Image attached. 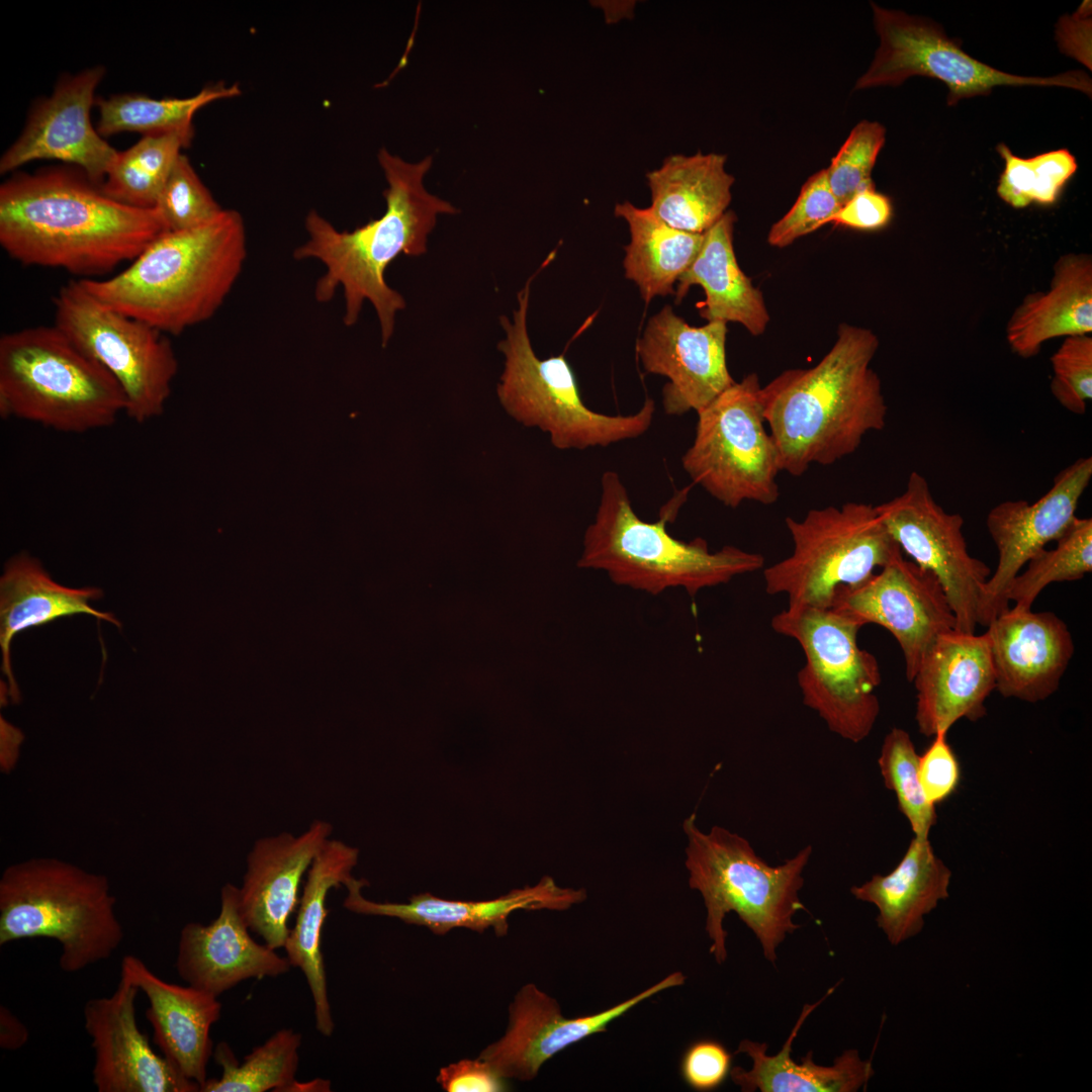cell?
Here are the masks:
<instances>
[{
  "label": "cell",
  "mask_w": 1092,
  "mask_h": 1092,
  "mask_svg": "<svg viewBox=\"0 0 1092 1092\" xmlns=\"http://www.w3.org/2000/svg\"><path fill=\"white\" fill-rule=\"evenodd\" d=\"M164 232L156 208L108 197L78 168L17 173L0 186V245L25 266L96 279L131 262Z\"/></svg>",
  "instance_id": "1"
},
{
  "label": "cell",
  "mask_w": 1092,
  "mask_h": 1092,
  "mask_svg": "<svg viewBox=\"0 0 1092 1092\" xmlns=\"http://www.w3.org/2000/svg\"><path fill=\"white\" fill-rule=\"evenodd\" d=\"M378 162L387 182L385 212L349 232L337 230L312 209L304 221L307 240L295 248L293 257L314 259L324 265L325 273L314 288L318 302L330 301L342 288L346 326L357 323L363 303L369 301L385 347L393 334L396 313L405 307L403 296L385 280L387 267L402 254L418 257L426 253L428 236L438 216L455 214L458 209L425 188L432 157L410 163L381 149Z\"/></svg>",
  "instance_id": "2"
},
{
  "label": "cell",
  "mask_w": 1092,
  "mask_h": 1092,
  "mask_svg": "<svg viewBox=\"0 0 1092 1092\" xmlns=\"http://www.w3.org/2000/svg\"><path fill=\"white\" fill-rule=\"evenodd\" d=\"M878 348L871 330L841 324L816 365L785 370L761 387L781 471L801 476L813 464H833L854 453L868 433L885 428L888 406L871 367Z\"/></svg>",
  "instance_id": "3"
},
{
  "label": "cell",
  "mask_w": 1092,
  "mask_h": 1092,
  "mask_svg": "<svg viewBox=\"0 0 1092 1092\" xmlns=\"http://www.w3.org/2000/svg\"><path fill=\"white\" fill-rule=\"evenodd\" d=\"M246 259L244 219L224 208L202 226L162 233L115 275L79 280L103 304L177 336L216 313Z\"/></svg>",
  "instance_id": "4"
},
{
  "label": "cell",
  "mask_w": 1092,
  "mask_h": 1092,
  "mask_svg": "<svg viewBox=\"0 0 1092 1092\" xmlns=\"http://www.w3.org/2000/svg\"><path fill=\"white\" fill-rule=\"evenodd\" d=\"M684 498L685 494H678L658 521L645 522L635 513L619 474L605 471L577 566L604 571L618 585L653 596L681 587L692 599L703 588L764 568L765 559L759 553L731 545L712 552L703 538L672 537L666 523L675 518Z\"/></svg>",
  "instance_id": "5"
},
{
  "label": "cell",
  "mask_w": 1092,
  "mask_h": 1092,
  "mask_svg": "<svg viewBox=\"0 0 1092 1092\" xmlns=\"http://www.w3.org/2000/svg\"><path fill=\"white\" fill-rule=\"evenodd\" d=\"M682 829L688 840L685 864L689 886L703 898L705 930L714 960L721 965L727 959L728 933L723 923L726 915L734 912L757 938L765 960L775 964L779 946L800 928L795 915L807 910L799 893L812 845L782 864L770 866L743 836L721 826L701 830L696 814L685 819Z\"/></svg>",
  "instance_id": "6"
},
{
  "label": "cell",
  "mask_w": 1092,
  "mask_h": 1092,
  "mask_svg": "<svg viewBox=\"0 0 1092 1092\" xmlns=\"http://www.w3.org/2000/svg\"><path fill=\"white\" fill-rule=\"evenodd\" d=\"M126 398L114 377L55 325L0 338V416L71 434L112 426Z\"/></svg>",
  "instance_id": "7"
},
{
  "label": "cell",
  "mask_w": 1092,
  "mask_h": 1092,
  "mask_svg": "<svg viewBox=\"0 0 1092 1092\" xmlns=\"http://www.w3.org/2000/svg\"><path fill=\"white\" fill-rule=\"evenodd\" d=\"M107 877L54 857L7 867L0 878V945L55 939L59 967L76 973L109 959L124 937Z\"/></svg>",
  "instance_id": "8"
},
{
  "label": "cell",
  "mask_w": 1092,
  "mask_h": 1092,
  "mask_svg": "<svg viewBox=\"0 0 1092 1092\" xmlns=\"http://www.w3.org/2000/svg\"><path fill=\"white\" fill-rule=\"evenodd\" d=\"M549 256L518 293L513 318L500 316L506 333L497 347L505 368L496 387L505 411L527 428H538L560 450L607 447L645 434L654 418L655 403L646 398L629 415H606L583 402L574 371L564 354L540 359L527 329L530 285L551 260Z\"/></svg>",
  "instance_id": "9"
},
{
  "label": "cell",
  "mask_w": 1092,
  "mask_h": 1092,
  "mask_svg": "<svg viewBox=\"0 0 1092 1092\" xmlns=\"http://www.w3.org/2000/svg\"><path fill=\"white\" fill-rule=\"evenodd\" d=\"M792 553L763 568L765 590L786 595L788 606L830 609L837 590L854 586L900 550L876 506L847 502L787 517Z\"/></svg>",
  "instance_id": "10"
},
{
  "label": "cell",
  "mask_w": 1092,
  "mask_h": 1092,
  "mask_svg": "<svg viewBox=\"0 0 1092 1092\" xmlns=\"http://www.w3.org/2000/svg\"><path fill=\"white\" fill-rule=\"evenodd\" d=\"M772 630L796 640L805 654L797 680L805 706L828 729L858 743L872 732L880 713L877 658L861 649L856 622L833 609L788 606L770 621Z\"/></svg>",
  "instance_id": "11"
},
{
  "label": "cell",
  "mask_w": 1092,
  "mask_h": 1092,
  "mask_svg": "<svg viewBox=\"0 0 1092 1092\" xmlns=\"http://www.w3.org/2000/svg\"><path fill=\"white\" fill-rule=\"evenodd\" d=\"M756 373H749L697 412L695 437L681 457L694 483L725 507L778 502V449L768 432Z\"/></svg>",
  "instance_id": "12"
},
{
  "label": "cell",
  "mask_w": 1092,
  "mask_h": 1092,
  "mask_svg": "<svg viewBox=\"0 0 1092 1092\" xmlns=\"http://www.w3.org/2000/svg\"><path fill=\"white\" fill-rule=\"evenodd\" d=\"M54 306V325L118 382L130 420L144 424L163 414L178 370L166 334L103 304L79 279L59 289Z\"/></svg>",
  "instance_id": "13"
},
{
  "label": "cell",
  "mask_w": 1092,
  "mask_h": 1092,
  "mask_svg": "<svg viewBox=\"0 0 1092 1092\" xmlns=\"http://www.w3.org/2000/svg\"><path fill=\"white\" fill-rule=\"evenodd\" d=\"M880 46L854 89L898 86L912 76H926L948 88L947 104L987 95L996 86H1061L1091 93V80L1080 71L1052 77L1012 75L962 51L934 21L872 4Z\"/></svg>",
  "instance_id": "14"
},
{
  "label": "cell",
  "mask_w": 1092,
  "mask_h": 1092,
  "mask_svg": "<svg viewBox=\"0 0 1092 1092\" xmlns=\"http://www.w3.org/2000/svg\"><path fill=\"white\" fill-rule=\"evenodd\" d=\"M876 510L889 534L912 561L931 571L944 589L956 617V630L975 633L990 568L972 556L963 535L964 519L947 513L917 471L904 491Z\"/></svg>",
  "instance_id": "15"
},
{
  "label": "cell",
  "mask_w": 1092,
  "mask_h": 1092,
  "mask_svg": "<svg viewBox=\"0 0 1092 1092\" xmlns=\"http://www.w3.org/2000/svg\"><path fill=\"white\" fill-rule=\"evenodd\" d=\"M831 609L860 627L876 624L889 631L903 652L909 681L933 641L956 629L954 614L937 577L905 559L901 549L879 573L839 588Z\"/></svg>",
  "instance_id": "16"
},
{
  "label": "cell",
  "mask_w": 1092,
  "mask_h": 1092,
  "mask_svg": "<svg viewBox=\"0 0 1092 1092\" xmlns=\"http://www.w3.org/2000/svg\"><path fill=\"white\" fill-rule=\"evenodd\" d=\"M686 977L673 972L636 995L594 1014L566 1017L558 1001L534 983L521 987L509 1005L504 1035L484 1048L478 1058L504 1078L532 1081L542 1066L568 1046L605 1032L616 1019L654 995L684 985Z\"/></svg>",
  "instance_id": "17"
},
{
  "label": "cell",
  "mask_w": 1092,
  "mask_h": 1092,
  "mask_svg": "<svg viewBox=\"0 0 1092 1092\" xmlns=\"http://www.w3.org/2000/svg\"><path fill=\"white\" fill-rule=\"evenodd\" d=\"M1091 478L1092 458L1081 457L1062 469L1035 502L1008 499L989 511L986 526L998 562L983 588L979 625L987 627L1009 609L1007 594L1013 578L1033 555L1068 530Z\"/></svg>",
  "instance_id": "18"
},
{
  "label": "cell",
  "mask_w": 1092,
  "mask_h": 1092,
  "mask_svg": "<svg viewBox=\"0 0 1092 1092\" xmlns=\"http://www.w3.org/2000/svg\"><path fill=\"white\" fill-rule=\"evenodd\" d=\"M104 75V67L98 65L61 77L52 94L30 108L20 135L0 159V173L35 160H59L101 186L118 153L90 119Z\"/></svg>",
  "instance_id": "19"
},
{
  "label": "cell",
  "mask_w": 1092,
  "mask_h": 1092,
  "mask_svg": "<svg viewBox=\"0 0 1092 1092\" xmlns=\"http://www.w3.org/2000/svg\"><path fill=\"white\" fill-rule=\"evenodd\" d=\"M727 324L693 327L665 305L651 316L636 353L646 373L666 377L662 406L669 416L696 413L735 380L726 361Z\"/></svg>",
  "instance_id": "20"
},
{
  "label": "cell",
  "mask_w": 1092,
  "mask_h": 1092,
  "mask_svg": "<svg viewBox=\"0 0 1092 1092\" xmlns=\"http://www.w3.org/2000/svg\"><path fill=\"white\" fill-rule=\"evenodd\" d=\"M140 990L126 977L110 996L91 998L83 1007L84 1027L94 1052L92 1081L98 1092H200L139 1028Z\"/></svg>",
  "instance_id": "21"
},
{
  "label": "cell",
  "mask_w": 1092,
  "mask_h": 1092,
  "mask_svg": "<svg viewBox=\"0 0 1092 1092\" xmlns=\"http://www.w3.org/2000/svg\"><path fill=\"white\" fill-rule=\"evenodd\" d=\"M286 957L251 935L239 887L225 884L220 908L209 924L189 922L179 935L175 969L192 987L215 996L248 979L276 978L290 971Z\"/></svg>",
  "instance_id": "22"
},
{
  "label": "cell",
  "mask_w": 1092,
  "mask_h": 1092,
  "mask_svg": "<svg viewBox=\"0 0 1092 1092\" xmlns=\"http://www.w3.org/2000/svg\"><path fill=\"white\" fill-rule=\"evenodd\" d=\"M912 682L921 734L934 736L947 732L961 719L983 718L985 702L996 688L986 633L956 629L941 633L920 659Z\"/></svg>",
  "instance_id": "23"
},
{
  "label": "cell",
  "mask_w": 1092,
  "mask_h": 1092,
  "mask_svg": "<svg viewBox=\"0 0 1092 1092\" xmlns=\"http://www.w3.org/2000/svg\"><path fill=\"white\" fill-rule=\"evenodd\" d=\"M331 833L329 822L314 820L299 835L283 832L262 837L248 853L239 887L241 909L251 932L271 948H283L302 879Z\"/></svg>",
  "instance_id": "24"
},
{
  "label": "cell",
  "mask_w": 1092,
  "mask_h": 1092,
  "mask_svg": "<svg viewBox=\"0 0 1092 1092\" xmlns=\"http://www.w3.org/2000/svg\"><path fill=\"white\" fill-rule=\"evenodd\" d=\"M368 886L364 879H353L345 887L348 895L344 907L363 915L386 916L407 924L424 926L436 935H445L455 928H466L479 933L492 928L496 936L509 931V917L518 910L563 911L583 902V889L563 888L553 878L543 877L536 885L514 889L491 900H448L422 893L412 896L406 903L375 902L362 895Z\"/></svg>",
  "instance_id": "25"
},
{
  "label": "cell",
  "mask_w": 1092,
  "mask_h": 1092,
  "mask_svg": "<svg viewBox=\"0 0 1092 1092\" xmlns=\"http://www.w3.org/2000/svg\"><path fill=\"white\" fill-rule=\"evenodd\" d=\"M996 688L1004 698L1036 703L1059 689L1074 654L1067 624L1052 612L1009 608L985 632Z\"/></svg>",
  "instance_id": "26"
},
{
  "label": "cell",
  "mask_w": 1092,
  "mask_h": 1092,
  "mask_svg": "<svg viewBox=\"0 0 1092 1092\" xmlns=\"http://www.w3.org/2000/svg\"><path fill=\"white\" fill-rule=\"evenodd\" d=\"M120 975L146 995V1017L162 1055L201 1087L214 1050L210 1029L221 1014L218 997L190 985L166 982L133 954L123 957Z\"/></svg>",
  "instance_id": "27"
},
{
  "label": "cell",
  "mask_w": 1092,
  "mask_h": 1092,
  "mask_svg": "<svg viewBox=\"0 0 1092 1092\" xmlns=\"http://www.w3.org/2000/svg\"><path fill=\"white\" fill-rule=\"evenodd\" d=\"M838 984L818 1001L804 1005L779 1053L768 1055L766 1042L748 1038L739 1041L734 1054L750 1058L751 1067L746 1070L735 1066L729 1076L742 1092H856L867 1087L875 1070L872 1061L862 1060L856 1049L845 1050L830 1066L817 1064L813 1051H808L800 1062L791 1056L793 1042L808 1015L834 992Z\"/></svg>",
  "instance_id": "28"
},
{
  "label": "cell",
  "mask_w": 1092,
  "mask_h": 1092,
  "mask_svg": "<svg viewBox=\"0 0 1092 1092\" xmlns=\"http://www.w3.org/2000/svg\"><path fill=\"white\" fill-rule=\"evenodd\" d=\"M359 850L347 843L329 839L312 861L304 882L294 925L283 948L291 967L304 975L313 1002L315 1027L331 1036L335 1023L328 994L327 974L322 950L323 927L329 910L326 901L333 888L346 886L354 879Z\"/></svg>",
  "instance_id": "29"
},
{
  "label": "cell",
  "mask_w": 1092,
  "mask_h": 1092,
  "mask_svg": "<svg viewBox=\"0 0 1092 1092\" xmlns=\"http://www.w3.org/2000/svg\"><path fill=\"white\" fill-rule=\"evenodd\" d=\"M951 872L935 854L928 837L914 836L899 863L887 875L850 888L859 901L878 909L876 922L892 945L920 933L924 917L948 897Z\"/></svg>",
  "instance_id": "30"
},
{
  "label": "cell",
  "mask_w": 1092,
  "mask_h": 1092,
  "mask_svg": "<svg viewBox=\"0 0 1092 1092\" xmlns=\"http://www.w3.org/2000/svg\"><path fill=\"white\" fill-rule=\"evenodd\" d=\"M100 597V588H71L57 583L40 562L26 552L13 556L5 563L0 578V645L2 672L8 679L9 694L13 700H19L10 660L13 637L26 629L77 614H88L119 627V621L112 614L100 612L89 605L91 600Z\"/></svg>",
  "instance_id": "31"
},
{
  "label": "cell",
  "mask_w": 1092,
  "mask_h": 1092,
  "mask_svg": "<svg viewBox=\"0 0 1092 1092\" xmlns=\"http://www.w3.org/2000/svg\"><path fill=\"white\" fill-rule=\"evenodd\" d=\"M736 216L727 210L704 233L702 246L675 286L679 303L693 285L705 292L700 314L708 322L738 323L751 335H761L769 322L763 295L740 269L733 248Z\"/></svg>",
  "instance_id": "32"
},
{
  "label": "cell",
  "mask_w": 1092,
  "mask_h": 1092,
  "mask_svg": "<svg viewBox=\"0 0 1092 1092\" xmlns=\"http://www.w3.org/2000/svg\"><path fill=\"white\" fill-rule=\"evenodd\" d=\"M1092 332V258L1061 256L1045 292L1026 295L1006 326L1007 342L1022 358L1036 356L1044 342Z\"/></svg>",
  "instance_id": "33"
},
{
  "label": "cell",
  "mask_w": 1092,
  "mask_h": 1092,
  "mask_svg": "<svg viewBox=\"0 0 1092 1092\" xmlns=\"http://www.w3.org/2000/svg\"><path fill=\"white\" fill-rule=\"evenodd\" d=\"M725 164L726 156L716 153L666 157L646 174L651 209L677 230L704 234L731 202L734 177Z\"/></svg>",
  "instance_id": "34"
},
{
  "label": "cell",
  "mask_w": 1092,
  "mask_h": 1092,
  "mask_svg": "<svg viewBox=\"0 0 1092 1092\" xmlns=\"http://www.w3.org/2000/svg\"><path fill=\"white\" fill-rule=\"evenodd\" d=\"M614 213L627 222L630 233L624 248L625 277L637 285L645 303L674 295V285L696 258L704 234L677 230L650 206L638 207L630 201L617 203Z\"/></svg>",
  "instance_id": "35"
},
{
  "label": "cell",
  "mask_w": 1092,
  "mask_h": 1092,
  "mask_svg": "<svg viewBox=\"0 0 1092 1092\" xmlns=\"http://www.w3.org/2000/svg\"><path fill=\"white\" fill-rule=\"evenodd\" d=\"M240 93L238 85L228 86L218 82L206 85L195 95L186 98L156 99L141 93L96 98L99 113L96 129L102 136L133 131L143 136L179 134L192 142L195 112L210 102Z\"/></svg>",
  "instance_id": "36"
},
{
  "label": "cell",
  "mask_w": 1092,
  "mask_h": 1092,
  "mask_svg": "<svg viewBox=\"0 0 1092 1092\" xmlns=\"http://www.w3.org/2000/svg\"><path fill=\"white\" fill-rule=\"evenodd\" d=\"M301 1040L292 1028L279 1029L242 1063L225 1041L218 1042L212 1057L221 1075L207 1078L200 1092H287L296 1080Z\"/></svg>",
  "instance_id": "37"
},
{
  "label": "cell",
  "mask_w": 1092,
  "mask_h": 1092,
  "mask_svg": "<svg viewBox=\"0 0 1092 1092\" xmlns=\"http://www.w3.org/2000/svg\"><path fill=\"white\" fill-rule=\"evenodd\" d=\"M190 145L179 134L145 135L130 148L118 151L100 187L122 204L155 208L181 150Z\"/></svg>",
  "instance_id": "38"
},
{
  "label": "cell",
  "mask_w": 1092,
  "mask_h": 1092,
  "mask_svg": "<svg viewBox=\"0 0 1092 1092\" xmlns=\"http://www.w3.org/2000/svg\"><path fill=\"white\" fill-rule=\"evenodd\" d=\"M1054 549L1043 548L1012 580L1007 599L1015 607L1031 609L1039 593L1053 582L1074 581L1092 571V519L1076 517L1056 541Z\"/></svg>",
  "instance_id": "39"
},
{
  "label": "cell",
  "mask_w": 1092,
  "mask_h": 1092,
  "mask_svg": "<svg viewBox=\"0 0 1092 1092\" xmlns=\"http://www.w3.org/2000/svg\"><path fill=\"white\" fill-rule=\"evenodd\" d=\"M997 150L1005 161L997 194L1014 208H1024L1033 202L1044 205L1055 203L1077 170L1074 156L1066 149L1028 159L1014 156L1004 144H1000Z\"/></svg>",
  "instance_id": "40"
},
{
  "label": "cell",
  "mask_w": 1092,
  "mask_h": 1092,
  "mask_svg": "<svg viewBox=\"0 0 1092 1092\" xmlns=\"http://www.w3.org/2000/svg\"><path fill=\"white\" fill-rule=\"evenodd\" d=\"M919 755L907 731L892 728L885 736L878 764L885 787L896 795L900 812L914 836L928 837L935 825V805L925 797L918 775Z\"/></svg>",
  "instance_id": "41"
},
{
  "label": "cell",
  "mask_w": 1092,
  "mask_h": 1092,
  "mask_svg": "<svg viewBox=\"0 0 1092 1092\" xmlns=\"http://www.w3.org/2000/svg\"><path fill=\"white\" fill-rule=\"evenodd\" d=\"M155 208L167 232H182L202 226L224 210L184 154L176 160Z\"/></svg>",
  "instance_id": "42"
},
{
  "label": "cell",
  "mask_w": 1092,
  "mask_h": 1092,
  "mask_svg": "<svg viewBox=\"0 0 1092 1092\" xmlns=\"http://www.w3.org/2000/svg\"><path fill=\"white\" fill-rule=\"evenodd\" d=\"M885 138L881 123L861 120L826 168L828 184L840 205L856 193L875 188L871 174Z\"/></svg>",
  "instance_id": "43"
},
{
  "label": "cell",
  "mask_w": 1092,
  "mask_h": 1092,
  "mask_svg": "<svg viewBox=\"0 0 1092 1092\" xmlns=\"http://www.w3.org/2000/svg\"><path fill=\"white\" fill-rule=\"evenodd\" d=\"M840 207L828 184L826 169H822L808 178L791 209L771 225L767 242L785 248L830 223Z\"/></svg>",
  "instance_id": "44"
},
{
  "label": "cell",
  "mask_w": 1092,
  "mask_h": 1092,
  "mask_svg": "<svg viewBox=\"0 0 1092 1092\" xmlns=\"http://www.w3.org/2000/svg\"><path fill=\"white\" fill-rule=\"evenodd\" d=\"M1051 363L1053 396L1070 413L1084 415L1092 398V338L1066 337Z\"/></svg>",
  "instance_id": "45"
},
{
  "label": "cell",
  "mask_w": 1092,
  "mask_h": 1092,
  "mask_svg": "<svg viewBox=\"0 0 1092 1092\" xmlns=\"http://www.w3.org/2000/svg\"><path fill=\"white\" fill-rule=\"evenodd\" d=\"M947 732L934 735L929 747L919 755L918 775L926 799L937 805L949 798L961 780L959 760L946 741Z\"/></svg>",
  "instance_id": "46"
},
{
  "label": "cell",
  "mask_w": 1092,
  "mask_h": 1092,
  "mask_svg": "<svg viewBox=\"0 0 1092 1092\" xmlns=\"http://www.w3.org/2000/svg\"><path fill=\"white\" fill-rule=\"evenodd\" d=\"M731 1063L732 1056L722 1043L702 1039L686 1051L680 1072L685 1082L693 1089L711 1091L724 1083L732 1068Z\"/></svg>",
  "instance_id": "47"
},
{
  "label": "cell",
  "mask_w": 1092,
  "mask_h": 1092,
  "mask_svg": "<svg viewBox=\"0 0 1092 1092\" xmlns=\"http://www.w3.org/2000/svg\"><path fill=\"white\" fill-rule=\"evenodd\" d=\"M438 1084L447 1092H504L509 1090L504 1078L489 1063L463 1059L439 1070Z\"/></svg>",
  "instance_id": "48"
},
{
  "label": "cell",
  "mask_w": 1092,
  "mask_h": 1092,
  "mask_svg": "<svg viewBox=\"0 0 1092 1092\" xmlns=\"http://www.w3.org/2000/svg\"><path fill=\"white\" fill-rule=\"evenodd\" d=\"M892 213L890 199L872 188L856 193L842 204L830 223L855 230L874 231L887 225Z\"/></svg>",
  "instance_id": "49"
},
{
  "label": "cell",
  "mask_w": 1092,
  "mask_h": 1092,
  "mask_svg": "<svg viewBox=\"0 0 1092 1092\" xmlns=\"http://www.w3.org/2000/svg\"><path fill=\"white\" fill-rule=\"evenodd\" d=\"M27 1027L6 1007L0 1006V1046L6 1051L21 1049L28 1040Z\"/></svg>",
  "instance_id": "50"
},
{
  "label": "cell",
  "mask_w": 1092,
  "mask_h": 1092,
  "mask_svg": "<svg viewBox=\"0 0 1092 1092\" xmlns=\"http://www.w3.org/2000/svg\"><path fill=\"white\" fill-rule=\"evenodd\" d=\"M21 740V733L17 729H14V727L8 725V723L2 719L0 761L3 771H9L16 763Z\"/></svg>",
  "instance_id": "51"
},
{
  "label": "cell",
  "mask_w": 1092,
  "mask_h": 1092,
  "mask_svg": "<svg viewBox=\"0 0 1092 1092\" xmlns=\"http://www.w3.org/2000/svg\"><path fill=\"white\" fill-rule=\"evenodd\" d=\"M331 1091V1081L327 1079H313L306 1082L295 1080L287 1092H328Z\"/></svg>",
  "instance_id": "52"
}]
</instances>
